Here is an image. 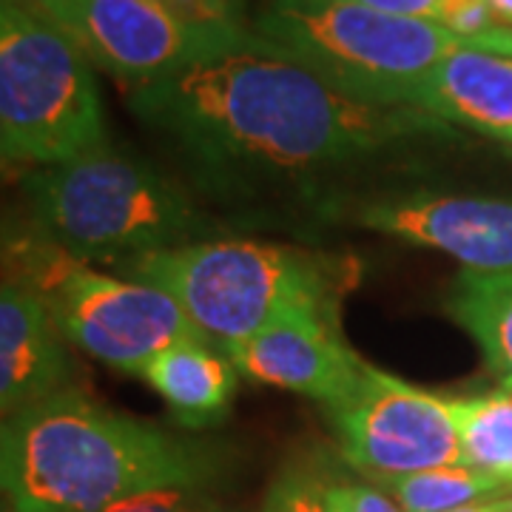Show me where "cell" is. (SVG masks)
I'll return each instance as SVG.
<instances>
[{"mask_svg": "<svg viewBox=\"0 0 512 512\" xmlns=\"http://www.w3.org/2000/svg\"><path fill=\"white\" fill-rule=\"evenodd\" d=\"M66 336L35 293L18 282L0 291V410L3 419L72 390Z\"/></svg>", "mask_w": 512, "mask_h": 512, "instance_id": "obj_12", "label": "cell"}, {"mask_svg": "<svg viewBox=\"0 0 512 512\" xmlns=\"http://www.w3.org/2000/svg\"><path fill=\"white\" fill-rule=\"evenodd\" d=\"M114 271L168 293L222 353L285 313L336 311L342 282L325 256L254 239H200L114 262Z\"/></svg>", "mask_w": 512, "mask_h": 512, "instance_id": "obj_3", "label": "cell"}, {"mask_svg": "<svg viewBox=\"0 0 512 512\" xmlns=\"http://www.w3.org/2000/svg\"><path fill=\"white\" fill-rule=\"evenodd\" d=\"M254 32L350 97L410 109L444 57L484 49L436 20L333 0H271Z\"/></svg>", "mask_w": 512, "mask_h": 512, "instance_id": "obj_5", "label": "cell"}, {"mask_svg": "<svg viewBox=\"0 0 512 512\" xmlns=\"http://www.w3.org/2000/svg\"><path fill=\"white\" fill-rule=\"evenodd\" d=\"M23 194L40 237L77 259L123 262L200 242L205 220L154 165L109 146L80 160L29 168Z\"/></svg>", "mask_w": 512, "mask_h": 512, "instance_id": "obj_4", "label": "cell"}, {"mask_svg": "<svg viewBox=\"0 0 512 512\" xmlns=\"http://www.w3.org/2000/svg\"><path fill=\"white\" fill-rule=\"evenodd\" d=\"M359 222L384 237L436 248L470 271H512V200L410 194L367 205Z\"/></svg>", "mask_w": 512, "mask_h": 512, "instance_id": "obj_11", "label": "cell"}, {"mask_svg": "<svg viewBox=\"0 0 512 512\" xmlns=\"http://www.w3.org/2000/svg\"><path fill=\"white\" fill-rule=\"evenodd\" d=\"M333 3H356L387 15H404V18H424L439 23L441 0H333Z\"/></svg>", "mask_w": 512, "mask_h": 512, "instance_id": "obj_22", "label": "cell"}, {"mask_svg": "<svg viewBox=\"0 0 512 512\" xmlns=\"http://www.w3.org/2000/svg\"><path fill=\"white\" fill-rule=\"evenodd\" d=\"M339 450L373 484L464 464L450 399L424 393L373 365L328 407Z\"/></svg>", "mask_w": 512, "mask_h": 512, "instance_id": "obj_8", "label": "cell"}, {"mask_svg": "<svg viewBox=\"0 0 512 512\" xmlns=\"http://www.w3.org/2000/svg\"><path fill=\"white\" fill-rule=\"evenodd\" d=\"M325 501L330 512H404L379 487L348 481H325Z\"/></svg>", "mask_w": 512, "mask_h": 512, "instance_id": "obj_20", "label": "cell"}, {"mask_svg": "<svg viewBox=\"0 0 512 512\" xmlns=\"http://www.w3.org/2000/svg\"><path fill=\"white\" fill-rule=\"evenodd\" d=\"M220 3L228 9V12H231V15H234V3H237V0H220Z\"/></svg>", "mask_w": 512, "mask_h": 512, "instance_id": "obj_26", "label": "cell"}, {"mask_svg": "<svg viewBox=\"0 0 512 512\" xmlns=\"http://www.w3.org/2000/svg\"><path fill=\"white\" fill-rule=\"evenodd\" d=\"M128 109L217 174H305L453 134L427 111L350 97L242 26L183 69L128 89Z\"/></svg>", "mask_w": 512, "mask_h": 512, "instance_id": "obj_1", "label": "cell"}, {"mask_svg": "<svg viewBox=\"0 0 512 512\" xmlns=\"http://www.w3.org/2000/svg\"><path fill=\"white\" fill-rule=\"evenodd\" d=\"M450 410L464 464L512 487V384L478 399H450Z\"/></svg>", "mask_w": 512, "mask_h": 512, "instance_id": "obj_16", "label": "cell"}, {"mask_svg": "<svg viewBox=\"0 0 512 512\" xmlns=\"http://www.w3.org/2000/svg\"><path fill=\"white\" fill-rule=\"evenodd\" d=\"M447 313L467 330L490 370L512 384V271L487 274L464 268L447 293Z\"/></svg>", "mask_w": 512, "mask_h": 512, "instance_id": "obj_15", "label": "cell"}, {"mask_svg": "<svg viewBox=\"0 0 512 512\" xmlns=\"http://www.w3.org/2000/svg\"><path fill=\"white\" fill-rule=\"evenodd\" d=\"M510 512H512V507H510Z\"/></svg>", "mask_w": 512, "mask_h": 512, "instance_id": "obj_27", "label": "cell"}, {"mask_svg": "<svg viewBox=\"0 0 512 512\" xmlns=\"http://www.w3.org/2000/svg\"><path fill=\"white\" fill-rule=\"evenodd\" d=\"M265 512H330L325 501V481L311 470H291L279 478L268 495Z\"/></svg>", "mask_w": 512, "mask_h": 512, "instance_id": "obj_19", "label": "cell"}, {"mask_svg": "<svg viewBox=\"0 0 512 512\" xmlns=\"http://www.w3.org/2000/svg\"><path fill=\"white\" fill-rule=\"evenodd\" d=\"M106 512H242L228 507L225 501L214 498L205 487H168L154 490L137 498H128L123 504Z\"/></svg>", "mask_w": 512, "mask_h": 512, "instance_id": "obj_18", "label": "cell"}, {"mask_svg": "<svg viewBox=\"0 0 512 512\" xmlns=\"http://www.w3.org/2000/svg\"><path fill=\"white\" fill-rule=\"evenodd\" d=\"M237 29L239 23H188L160 0H77L66 26L94 66L126 89L183 69Z\"/></svg>", "mask_w": 512, "mask_h": 512, "instance_id": "obj_9", "label": "cell"}, {"mask_svg": "<svg viewBox=\"0 0 512 512\" xmlns=\"http://www.w3.org/2000/svg\"><path fill=\"white\" fill-rule=\"evenodd\" d=\"M416 109L512 146V55L458 49L424 80Z\"/></svg>", "mask_w": 512, "mask_h": 512, "instance_id": "obj_13", "label": "cell"}, {"mask_svg": "<svg viewBox=\"0 0 512 512\" xmlns=\"http://www.w3.org/2000/svg\"><path fill=\"white\" fill-rule=\"evenodd\" d=\"M376 487L390 495L404 512H453L478 501L504 498L512 487L484 470L453 464L424 473L376 481Z\"/></svg>", "mask_w": 512, "mask_h": 512, "instance_id": "obj_17", "label": "cell"}, {"mask_svg": "<svg viewBox=\"0 0 512 512\" xmlns=\"http://www.w3.org/2000/svg\"><path fill=\"white\" fill-rule=\"evenodd\" d=\"M171 12H177L188 23L217 26V23H237V18L222 6L220 0H160Z\"/></svg>", "mask_w": 512, "mask_h": 512, "instance_id": "obj_21", "label": "cell"}, {"mask_svg": "<svg viewBox=\"0 0 512 512\" xmlns=\"http://www.w3.org/2000/svg\"><path fill=\"white\" fill-rule=\"evenodd\" d=\"M225 356L256 382L302 393L325 407L339 402L367 365L339 336L336 311L322 308L285 313Z\"/></svg>", "mask_w": 512, "mask_h": 512, "instance_id": "obj_10", "label": "cell"}, {"mask_svg": "<svg viewBox=\"0 0 512 512\" xmlns=\"http://www.w3.org/2000/svg\"><path fill=\"white\" fill-rule=\"evenodd\" d=\"M510 507H512V495H504V498L478 501V504H470V507H461V510H453V512H510Z\"/></svg>", "mask_w": 512, "mask_h": 512, "instance_id": "obj_24", "label": "cell"}, {"mask_svg": "<svg viewBox=\"0 0 512 512\" xmlns=\"http://www.w3.org/2000/svg\"><path fill=\"white\" fill-rule=\"evenodd\" d=\"M109 146L94 63L66 29L0 6V151L46 168Z\"/></svg>", "mask_w": 512, "mask_h": 512, "instance_id": "obj_6", "label": "cell"}, {"mask_svg": "<svg viewBox=\"0 0 512 512\" xmlns=\"http://www.w3.org/2000/svg\"><path fill=\"white\" fill-rule=\"evenodd\" d=\"M6 259L12 262L6 279L35 293L66 342L117 370L140 376L168 345L205 339L168 293L94 271L49 239H26Z\"/></svg>", "mask_w": 512, "mask_h": 512, "instance_id": "obj_7", "label": "cell"}, {"mask_svg": "<svg viewBox=\"0 0 512 512\" xmlns=\"http://www.w3.org/2000/svg\"><path fill=\"white\" fill-rule=\"evenodd\" d=\"M504 29H512V0H487Z\"/></svg>", "mask_w": 512, "mask_h": 512, "instance_id": "obj_25", "label": "cell"}, {"mask_svg": "<svg viewBox=\"0 0 512 512\" xmlns=\"http://www.w3.org/2000/svg\"><path fill=\"white\" fill-rule=\"evenodd\" d=\"M185 427H208L228 410L237 367L205 339H183L160 350L140 373Z\"/></svg>", "mask_w": 512, "mask_h": 512, "instance_id": "obj_14", "label": "cell"}, {"mask_svg": "<svg viewBox=\"0 0 512 512\" xmlns=\"http://www.w3.org/2000/svg\"><path fill=\"white\" fill-rule=\"evenodd\" d=\"M6 3H15L20 9L32 12L37 18L49 20V23L60 26V29L69 26V20L74 15V6H77V0H6Z\"/></svg>", "mask_w": 512, "mask_h": 512, "instance_id": "obj_23", "label": "cell"}, {"mask_svg": "<svg viewBox=\"0 0 512 512\" xmlns=\"http://www.w3.org/2000/svg\"><path fill=\"white\" fill-rule=\"evenodd\" d=\"M220 453L80 390L3 419L0 476L12 512H106L168 487H208Z\"/></svg>", "mask_w": 512, "mask_h": 512, "instance_id": "obj_2", "label": "cell"}]
</instances>
